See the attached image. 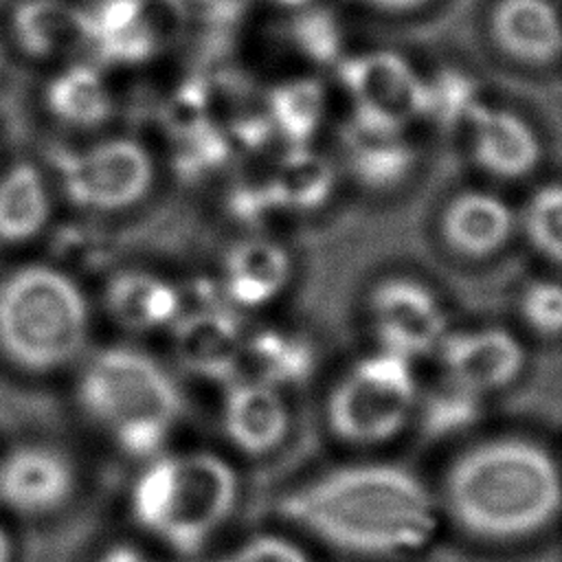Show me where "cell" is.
I'll return each mask as SVG.
<instances>
[{"mask_svg":"<svg viewBox=\"0 0 562 562\" xmlns=\"http://www.w3.org/2000/svg\"><path fill=\"white\" fill-rule=\"evenodd\" d=\"M279 516L312 542L358 562L415 560L446 525L437 490L391 461L325 470L283 494Z\"/></svg>","mask_w":562,"mask_h":562,"instance_id":"cell-1","label":"cell"},{"mask_svg":"<svg viewBox=\"0 0 562 562\" xmlns=\"http://www.w3.org/2000/svg\"><path fill=\"white\" fill-rule=\"evenodd\" d=\"M437 494L443 522L468 540L522 544L562 518V465L536 439L492 437L450 461Z\"/></svg>","mask_w":562,"mask_h":562,"instance_id":"cell-2","label":"cell"},{"mask_svg":"<svg viewBox=\"0 0 562 562\" xmlns=\"http://www.w3.org/2000/svg\"><path fill=\"white\" fill-rule=\"evenodd\" d=\"M140 463L127 490L132 525L173 555L204 551L237 512L235 465L204 448L162 450Z\"/></svg>","mask_w":562,"mask_h":562,"instance_id":"cell-3","label":"cell"},{"mask_svg":"<svg viewBox=\"0 0 562 562\" xmlns=\"http://www.w3.org/2000/svg\"><path fill=\"white\" fill-rule=\"evenodd\" d=\"M75 400L116 452L136 461L167 450L184 408L167 369L134 347H105L90 356L79 371Z\"/></svg>","mask_w":562,"mask_h":562,"instance_id":"cell-4","label":"cell"},{"mask_svg":"<svg viewBox=\"0 0 562 562\" xmlns=\"http://www.w3.org/2000/svg\"><path fill=\"white\" fill-rule=\"evenodd\" d=\"M88 331V301L59 266L24 263L0 279V351L18 369H64L81 353Z\"/></svg>","mask_w":562,"mask_h":562,"instance_id":"cell-5","label":"cell"},{"mask_svg":"<svg viewBox=\"0 0 562 562\" xmlns=\"http://www.w3.org/2000/svg\"><path fill=\"white\" fill-rule=\"evenodd\" d=\"M419 397L415 362L380 347L356 360L331 386L325 404L327 428L349 446H382L404 432Z\"/></svg>","mask_w":562,"mask_h":562,"instance_id":"cell-6","label":"cell"},{"mask_svg":"<svg viewBox=\"0 0 562 562\" xmlns=\"http://www.w3.org/2000/svg\"><path fill=\"white\" fill-rule=\"evenodd\" d=\"M48 162L66 200L86 213L127 211L154 187V160L147 147L130 136L53 147Z\"/></svg>","mask_w":562,"mask_h":562,"instance_id":"cell-7","label":"cell"},{"mask_svg":"<svg viewBox=\"0 0 562 562\" xmlns=\"http://www.w3.org/2000/svg\"><path fill=\"white\" fill-rule=\"evenodd\" d=\"M336 72L351 99L349 123L373 132H406L422 119L424 79L404 55L389 48L345 55Z\"/></svg>","mask_w":562,"mask_h":562,"instance_id":"cell-8","label":"cell"},{"mask_svg":"<svg viewBox=\"0 0 562 562\" xmlns=\"http://www.w3.org/2000/svg\"><path fill=\"white\" fill-rule=\"evenodd\" d=\"M182 0H97L88 9V48L114 66L158 57L184 26Z\"/></svg>","mask_w":562,"mask_h":562,"instance_id":"cell-9","label":"cell"},{"mask_svg":"<svg viewBox=\"0 0 562 562\" xmlns=\"http://www.w3.org/2000/svg\"><path fill=\"white\" fill-rule=\"evenodd\" d=\"M369 318L382 349L417 360L437 353L450 331L437 294L408 277L380 281L369 294Z\"/></svg>","mask_w":562,"mask_h":562,"instance_id":"cell-10","label":"cell"},{"mask_svg":"<svg viewBox=\"0 0 562 562\" xmlns=\"http://www.w3.org/2000/svg\"><path fill=\"white\" fill-rule=\"evenodd\" d=\"M79 487L75 461L48 443H20L0 457V507L42 520L70 505Z\"/></svg>","mask_w":562,"mask_h":562,"instance_id":"cell-11","label":"cell"},{"mask_svg":"<svg viewBox=\"0 0 562 562\" xmlns=\"http://www.w3.org/2000/svg\"><path fill=\"white\" fill-rule=\"evenodd\" d=\"M169 329L171 351L187 373L224 384L239 378L246 331L231 305L187 307Z\"/></svg>","mask_w":562,"mask_h":562,"instance_id":"cell-12","label":"cell"},{"mask_svg":"<svg viewBox=\"0 0 562 562\" xmlns=\"http://www.w3.org/2000/svg\"><path fill=\"white\" fill-rule=\"evenodd\" d=\"M437 353L448 382L481 397L509 386L525 367L520 340L494 325L450 329Z\"/></svg>","mask_w":562,"mask_h":562,"instance_id":"cell-13","label":"cell"},{"mask_svg":"<svg viewBox=\"0 0 562 562\" xmlns=\"http://www.w3.org/2000/svg\"><path fill=\"white\" fill-rule=\"evenodd\" d=\"M220 422L226 441L246 457L277 452L292 428L283 391L244 375L226 384Z\"/></svg>","mask_w":562,"mask_h":562,"instance_id":"cell-14","label":"cell"},{"mask_svg":"<svg viewBox=\"0 0 562 562\" xmlns=\"http://www.w3.org/2000/svg\"><path fill=\"white\" fill-rule=\"evenodd\" d=\"M290 279V250L274 237L252 233L226 250L217 281L231 307L255 310L279 299Z\"/></svg>","mask_w":562,"mask_h":562,"instance_id":"cell-15","label":"cell"},{"mask_svg":"<svg viewBox=\"0 0 562 562\" xmlns=\"http://www.w3.org/2000/svg\"><path fill=\"white\" fill-rule=\"evenodd\" d=\"M468 127L474 160L494 178H525L542 158V140L536 127L507 108L481 103Z\"/></svg>","mask_w":562,"mask_h":562,"instance_id":"cell-16","label":"cell"},{"mask_svg":"<svg viewBox=\"0 0 562 562\" xmlns=\"http://www.w3.org/2000/svg\"><path fill=\"white\" fill-rule=\"evenodd\" d=\"M9 35L29 59H64L88 48V9L70 0H18L9 13Z\"/></svg>","mask_w":562,"mask_h":562,"instance_id":"cell-17","label":"cell"},{"mask_svg":"<svg viewBox=\"0 0 562 562\" xmlns=\"http://www.w3.org/2000/svg\"><path fill=\"white\" fill-rule=\"evenodd\" d=\"M108 316L123 329L149 334L169 329L184 310L182 288L149 270H116L103 285Z\"/></svg>","mask_w":562,"mask_h":562,"instance_id":"cell-18","label":"cell"},{"mask_svg":"<svg viewBox=\"0 0 562 562\" xmlns=\"http://www.w3.org/2000/svg\"><path fill=\"white\" fill-rule=\"evenodd\" d=\"M490 29L509 57L542 66L562 53V18L551 0H498Z\"/></svg>","mask_w":562,"mask_h":562,"instance_id":"cell-19","label":"cell"},{"mask_svg":"<svg viewBox=\"0 0 562 562\" xmlns=\"http://www.w3.org/2000/svg\"><path fill=\"white\" fill-rule=\"evenodd\" d=\"M514 228L516 213L507 200L483 189L457 193L441 217L446 241L468 257H487L501 250Z\"/></svg>","mask_w":562,"mask_h":562,"instance_id":"cell-20","label":"cell"},{"mask_svg":"<svg viewBox=\"0 0 562 562\" xmlns=\"http://www.w3.org/2000/svg\"><path fill=\"white\" fill-rule=\"evenodd\" d=\"M42 97L46 112L72 130H97L114 114L110 81L92 61H66L48 77Z\"/></svg>","mask_w":562,"mask_h":562,"instance_id":"cell-21","label":"cell"},{"mask_svg":"<svg viewBox=\"0 0 562 562\" xmlns=\"http://www.w3.org/2000/svg\"><path fill=\"white\" fill-rule=\"evenodd\" d=\"M342 151L349 173L373 191L400 187L417 167V149L406 132H373L347 123Z\"/></svg>","mask_w":562,"mask_h":562,"instance_id":"cell-22","label":"cell"},{"mask_svg":"<svg viewBox=\"0 0 562 562\" xmlns=\"http://www.w3.org/2000/svg\"><path fill=\"white\" fill-rule=\"evenodd\" d=\"M50 189L33 162H15L0 173V244L33 241L50 222Z\"/></svg>","mask_w":562,"mask_h":562,"instance_id":"cell-23","label":"cell"},{"mask_svg":"<svg viewBox=\"0 0 562 562\" xmlns=\"http://www.w3.org/2000/svg\"><path fill=\"white\" fill-rule=\"evenodd\" d=\"M266 178L281 211H316L336 189V167L312 145H288Z\"/></svg>","mask_w":562,"mask_h":562,"instance_id":"cell-24","label":"cell"},{"mask_svg":"<svg viewBox=\"0 0 562 562\" xmlns=\"http://www.w3.org/2000/svg\"><path fill=\"white\" fill-rule=\"evenodd\" d=\"M314 347L312 342L290 329L261 327L246 334L244 362L248 375L277 389L303 382L314 371Z\"/></svg>","mask_w":562,"mask_h":562,"instance_id":"cell-25","label":"cell"},{"mask_svg":"<svg viewBox=\"0 0 562 562\" xmlns=\"http://www.w3.org/2000/svg\"><path fill=\"white\" fill-rule=\"evenodd\" d=\"M263 108L274 130L288 145H310L327 114V94L312 77H290L272 86Z\"/></svg>","mask_w":562,"mask_h":562,"instance_id":"cell-26","label":"cell"},{"mask_svg":"<svg viewBox=\"0 0 562 562\" xmlns=\"http://www.w3.org/2000/svg\"><path fill=\"white\" fill-rule=\"evenodd\" d=\"M481 103L485 101L476 79L459 68H441L430 79H424L422 119L441 130L468 127Z\"/></svg>","mask_w":562,"mask_h":562,"instance_id":"cell-27","label":"cell"},{"mask_svg":"<svg viewBox=\"0 0 562 562\" xmlns=\"http://www.w3.org/2000/svg\"><path fill=\"white\" fill-rule=\"evenodd\" d=\"M294 11L288 33L292 46L312 64L336 66L345 57V35L336 15L314 4Z\"/></svg>","mask_w":562,"mask_h":562,"instance_id":"cell-28","label":"cell"},{"mask_svg":"<svg viewBox=\"0 0 562 562\" xmlns=\"http://www.w3.org/2000/svg\"><path fill=\"white\" fill-rule=\"evenodd\" d=\"M173 169L184 180H198L217 171L233 154V143L222 123H206L189 134L171 138Z\"/></svg>","mask_w":562,"mask_h":562,"instance_id":"cell-29","label":"cell"},{"mask_svg":"<svg viewBox=\"0 0 562 562\" xmlns=\"http://www.w3.org/2000/svg\"><path fill=\"white\" fill-rule=\"evenodd\" d=\"M520 222L531 246L562 266V182L538 187L525 202Z\"/></svg>","mask_w":562,"mask_h":562,"instance_id":"cell-30","label":"cell"},{"mask_svg":"<svg viewBox=\"0 0 562 562\" xmlns=\"http://www.w3.org/2000/svg\"><path fill=\"white\" fill-rule=\"evenodd\" d=\"M424 430L435 437L461 432L472 426L481 415V395L463 391L454 384H446V389L430 393L428 397H419L417 413Z\"/></svg>","mask_w":562,"mask_h":562,"instance_id":"cell-31","label":"cell"},{"mask_svg":"<svg viewBox=\"0 0 562 562\" xmlns=\"http://www.w3.org/2000/svg\"><path fill=\"white\" fill-rule=\"evenodd\" d=\"M112 239L101 228L77 224L66 226L55 235V255L61 270L72 274V270H101L112 259Z\"/></svg>","mask_w":562,"mask_h":562,"instance_id":"cell-32","label":"cell"},{"mask_svg":"<svg viewBox=\"0 0 562 562\" xmlns=\"http://www.w3.org/2000/svg\"><path fill=\"white\" fill-rule=\"evenodd\" d=\"M209 562H314L307 549L283 533H257Z\"/></svg>","mask_w":562,"mask_h":562,"instance_id":"cell-33","label":"cell"},{"mask_svg":"<svg viewBox=\"0 0 562 562\" xmlns=\"http://www.w3.org/2000/svg\"><path fill=\"white\" fill-rule=\"evenodd\" d=\"M520 314L527 325L544 336L562 334V283L542 279L525 288Z\"/></svg>","mask_w":562,"mask_h":562,"instance_id":"cell-34","label":"cell"},{"mask_svg":"<svg viewBox=\"0 0 562 562\" xmlns=\"http://www.w3.org/2000/svg\"><path fill=\"white\" fill-rule=\"evenodd\" d=\"M226 206L231 211V215L237 222H244L248 226H261L270 215H274L279 209L272 189L268 184V178H252V180H241L237 182L228 198H226Z\"/></svg>","mask_w":562,"mask_h":562,"instance_id":"cell-35","label":"cell"},{"mask_svg":"<svg viewBox=\"0 0 562 562\" xmlns=\"http://www.w3.org/2000/svg\"><path fill=\"white\" fill-rule=\"evenodd\" d=\"M88 562H173L167 555L154 553L145 547L138 544H130V542H119V544H110L105 549H101L92 560Z\"/></svg>","mask_w":562,"mask_h":562,"instance_id":"cell-36","label":"cell"},{"mask_svg":"<svg viewBox=\"0 0 562 562\" xmlns=\"http://www.w3.org/2000/svg\"><path fill=\"white\" fill-rule=\"evenodd\" d=\"M364 4L380 9V11H391V13H406L426 7L432 0H362Z\"/></svg>","mask_w":562,"mask_h":562,"instance_id":"cell-37","label":"cell"},{"mask_svg":"<svg viewBox=\"0 0 562 562\" xmlns=\"http://www.w3.org/2000/svg\"><path fill=\"white\" fill-rule=\"evenodd\" d=\"M13 555H15L13 536L9 533L4 522H0V562H13Z\"/></svg>","mask_w":562,"mask_h":562,"instance_id":"cell-38","label":"cell"},{"mask_svg":"<svg viewBox=\"0 0 562 562\" xmlns=\"http://www.w3.org/2000/svg\"><path fill=\"white\" fill-rule=\"evenodd\" d=\"M270 2L277 7H285V9H301V7L312 4L314 0H270Z\"/></svg>","mask_w":562,"mask_h":562,"instance_id":"cell-39","label":"cell"},{"mask_svg":"<svg viewBox=\"0 0 562 562\" xmlns=\"http://www.w3.org/2000/svg\"><path fill=\"white\" fill-rule=\"evenodd\" d=\"M193 2H198L200 7H206V9H220V7L226 4L228 0H193Z\"/></svg>","mask_w":562,"mask_h":562,"instance_id":"cell-40","label":"cell"},{"mask_svg":"<svg viewBox=\"0 0 562 562\" xmlns=\"http://www.w3.org/2000/svg\"><path fill=\"white\" fill-rule=\"evenodd\" d=\"M4 64V46H2V37H0V68Z\"/></svg>","mask_w":562,"mask_h":562,"instance_id":"cell-41","label":"cell"}]
</instances>
